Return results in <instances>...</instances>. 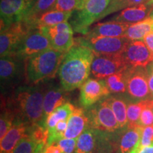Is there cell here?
Returning a JSON list of instances; mask_svg holds the SVG:
<instances>
[{"label": "cell", "instance_id": "cell-1", "mask_svg": "<svg viewBox=\"0 0 153 153\" xmlns=\"http://www.w3.org/2000/svg\"><path fill=\"white\" fill-rule=\"evenodd\" d=\"M46 89L38 83L20 85L11 91L1 104L13 112L15 120L28 125H41L43 118V100Z\"/></svg>", "mask_w": 153, "mask_h": 153}, {"label": "cell", "instance_id": "cell-2", "mask_svg": "<svg viewBox=\"0 0 153 153\" xmlns=\"http://www.w3.org/2000/svg\"><path fill=\"white\" fill-rule=\"evenodd\" d=\"M94 56L90 48L76 43L66 53L57 72L64 90L71 91L81 87L91 73Z\"/></svg>", "mask_w": 153, "mask_h": 153}, {"label": "cell", "instance_id": "cell-3", "mask_svg": "<svg viewBox=\"0 0 153 153\" xmlns=\"http://www.w3.org/2000/svg\"><path fill=\"white\" fill-rule=\"evenodd\" d=\"M66 53L49 48L26 60V79L28 85H36L54 78Z\"/></svg>", "mask_w": 153, "mask_h": 153}, {"label": "cell", "instance_id": "cell-4", "mask_svg": "<svg viewBox=\"0 0 153 153\" xmlns=\"http://www.w3.org/2000/svg\"><path fill=\"white\" fill-rule=\"evenodd\" d=\"M111 0H82L79 9L72 11L70 20L76 33L86 35L91 24L104 18V14Z\"/></svg>", "mask_w": 153, "mask_h": 153}, {"label": "cell", "instance_id": "cell-5", "mask_svg": "<svg viewBox=\"0 0 153 153\" xmlns=\"http://www.w3.org/2000/svg\"><path fill=\"white\" fill-rule=\"evenodd\" d=\"M26 60L15 56L1 57L0 60V77L1 94L10 93L19 87L24 75L26 76Z\"/></svg>", "mask_w": 153, "mask_h": 153}, {"label": "cell", "instance_id": "cell-6", "mask_svg": "<svg viewBox=\"0 0 153 153\" xmlns=\"http://www.w3.org/2000/svg\"><path fill=\"white\" fill-rule=\"evenodd\" d=\"M89 128L98 131L115 133L120 129L111 107L106 98L86 108Z\"/></svg>", "mask_w": 153, "mask_h": 153}, {"label": "cell", "instance_id": "cell-7", "mask_svg": "<svg viewBox=\"0 0 153 153\" xmlns=\"http://www.w3.org/2000/svg\"><path fill=\"white\" fill-rule=\"evenodd\" d=\"M130 40L125 36L121 37H90L85 35L74 39V43L85 45L90 48L95 55H122Z\"/></svg>", "mask_w": 153, "mask_h": 153}, {"label": "cell", "instance_id": "cell-8", "mask_svg": "<svg viewBox=\"0 0 153 153\" xmlns=\"http://www.w3.org/2000/svg\"><path fill=\"white\" fill-rule=\"evenodd\" d=\"M33 30L26 21L15 22L1 30L0 55L1 57L14 55L17 48L25 36Z\"/></svg>", "mask_w": 153, "mask_h": 153}, {"label": "cell", "instance_id": "cell-9", "mask_svg": "<svg viewBox=\"0 0 153 153\" xmlns=\"http://www.w3.org/2000/svg\"><path fill=\"white\" fill-rule=\"evenodd\" d=\"M37 0H1V30L15 22L26 20Z\"/></svg>", "mask_w": 153, "mask_h": 153}, {"label": "cell", "instance_id": "cell-10", "mask_svg": "<svg viewBox=\"0 0 153 153\" xmlns=\"http://www.w3.org/2000/svg\"><path fill=\"white\" fill-rule=\"evenodd\" d=\"M126 72V91L132 100L140 101L153 98L149 88L147 68L129 67Z\"/></svg>", "mask_w": 153, "mask_h": 153}, {"label": "cell", "instance_id": "cell-11", "mask_svg": "<svg viewBox=\"0 0 153 153\" xmlns=\"http://www.w3.org/2000/svg\"><path fill=\"white\" fill-rule=\"evenodd\" d=\"M49 48H51L49 38L40 28H35L25 36L14 55L21 60H26Z\"/></svg>", "mask_w": 153, "mask_h": 153}, {"label": "cell", "instance_id": "cell-12", "mask_svg": "<svg viewBox=\"0 0 153 153\" xmlns=\"http://www.w3.org/2000/svg\"><path fill=\"white\" fill-rule=\"evenodd\" d=\"M39 28L49 38L52 48L67 53L74 46V30L69 22H63L54 26H43Z\"/></svg>", "mask_w": 153, "mask_h": 153}, {"label": "cell", "instance_id": "cell-13", "mask_svg": "<svg viewBox=\"0 0 153 153\" xmlns=\"http://www.w3.org/2000/svg\"><path fill=\"white\" fill-rule=\"evenodd\" d=\"M126 64L122 55H95L91 64V73L97 79H105L116 72L126 70Z\"/></svg>", "mask_w": 153, "mask_h": 153}, {"label": "cell", "instance_id": "cell-14", "mask_svg": "<svg viewBox=\"0 0 153 153\" xmlns=\"http://www.w3.org/2000/svg\"><path fill=\"white\" fill-rule=\"evenodd\" d=\"M110 94L104 79L89 78L80 87V104L84 108H89Z\"/></svg>", "mask_w": 153, "mask_h": 153}, {"label": "cell", "instance_id": "cell-15", "mask_svg": "<svg viewBox=\"0 0 153 153\" xmlns=\"http://www.w3.org/2000/svg\"><path fill=\"white\" fill-rule=\"evenodd\" d=\"M129 67L147 68L153 61V53L142 41H131L123 53Z\"/></svg>", "mask_w": 153, "mask_h": 153}, {"label": "cell", "instance_id": "cell-16", "mask_svg": "<svg viewBox=\"0 0 153 153\" xmlns=\"http://www.w3.org/2000/svg\"><path fill=\"white\" fill-rule=\"evenodd\" d=\"M145 127L136 125H127L118 131L116 141V153L131 152L140 142Z\"/></svg>", "mask_w": 153, "mask_h": 153}, {"label": "cell", "instance_id": "cell-17", "mask_svg": "<svg viewBox=\"0 0 153 153\" xmlns=\"http://www.w3.org/2000/svg\"><path fill=\"white\" fill-rule=\"evenodd\" d=\"M30 126L20 120H15L12 127L1 140L0 153H12L19 141L29 135Z\"/></svg>", "mask_w": 153, "mask_h": 153}, {"label": "cell", "instance_id": "cell-18", "mask_svg": "<svg viewBox=\"0 0 153 153\" xmlns=\"http://www.w3.org/2000/svg\"><path fill=\"white\" fill-rule=\"evenodd\" d=\"M152 11L153 0H148L141 4L124 9L118 15L113 17L112 20L131 25L149 18Z\"/></svg>", "mask_w": 153, "mask_h": 153}, {"label": "cell", "instance_id": "cell-19", "mask_svg": "<svg viewBox=\"0 0 153 153\" xmlns=\"http://www.w3.org/2000/svg\"><path fill=\"white\" fill-rule=\"evenodd\" d=\"M67 92L68 91L64 90L62 87H59L57 86L51 87L45 90L43 100V113L41 126L46 127L48 116L57 107L68 102L69 99Z\"/></svg>", "mask_w": 153, "mask_h": 153}, {"label": "cell", "instance_id": "cell-20", "mask_svg": "<svg viewBox=\"0 0 153 153\" xmlns=\"http://www.w3.org/2000/svg\"><path fill=\"white\" fill-rule=\"evenodd\" d=\"M130 24L124 22L110 20L104 23H99L94 26L86 36L94 37H121L125 36Z\"/></svg>", "mask_w": 153, "mask_h": 153}, {"label": "cell", "instance_id": "cell-21", "mask_svg": "<svg viewBox=\"0 0 153 153\" xmlns=\"http://www.w3.org/2000/svg\"><path fill=\"white\" fill-rule=\"evenodd\" d=\"M87 128H89V118L86 108L75 107L68 119L64 138H78Z\"/></svg>", "mask_w": 153, "mask_h": 153}, {"label": "cell", "instance_id": "cell-22", "mask_svg": "<svg viewBox=\"0 0 153 153\" xmlns=\"http://www.w3.org/2000/svg\"><path fill=\"white\" fill-rule=\"evenodd\" d=\"M106 99L116 116L120 128H125L128 125L127 108L129 99L121 95V94L109 95L106 97Z\"/></svg>", "mask_w": 153, "mask_h": 153}, {"label": "cell", "instance_id": "cell-23", "mask_svg": "<svg viewBox=\"0 0 153 153\" xmlns=\"http://www.w3.org/2000/svg\"><path fill=\"white\" fill-rule=\"evenodd\" d=\"M72 13L51 9L36 19L34 24L35 28H39L43 26H51L68 22L71 16Z\"/></svg>", "mask_w": 153, "mask_h": 153}, {"label": "cell", "instance_id": "cell-24", "mask_svg": "<svg viewBox=\"0 0 153 153\" xmlns=\"http://www.w3.org/2000/svg\"><path fill=\"white\" fill-rule=\"evenodd\" d=\"M97 131V142L95 148L91 153H115L117 132L109 133Z\"/></svg>", "mask_w": 153, "mask_h": 153}, {"label": "cell", "instance_id": "cell-25", "mask_svg": "<svg viewBox=\"0 0 153 153\" xmlns=\"http://www.w3.org/2000/svg\"><path fill=\"white\" fill-rule=\"evenodd\" d=\"M153 18H149L141 22L131 24L126 30L125 37L130 41H142L147 34L152 32Z\"/></svg>", "mask_w": 153, "mask_h": 153}, {"label": "cell", "instance_id": "cell-26", "mask_svg": "<svg viewBox=\"0 0 153 153\" xmlns=\"http://www.w3.org/2000/svg\"><path fill=\"white\" fill-rule=\"evenodd\" d=\"M97 131L87 128L78 137L74 153H91L97 142Z\"/></svg>", "mask_w": 153, "mask_h": 153}, {"label": "cell", "instance_id": "cell-27", "mask_svg": "<svg viewBox=\"0 0 153 153\" xmlns=\"http://www.w3.org/2000/svg\"><path fill=\"white\" fill-rule=\"evenodd\" d=\"M148 106H153V98L140 101L128 100L127 108L128 125L138 124L141 113Z\"/></svg>", "mask_w": 153, "mask_h": 153}, {"label": "cell", "instance_id": "cell-28", "mask_svg": "<svg viewBox=\"0 0 153 153\" xmlns=\"http://www.w3.org/2000/svg\"><path fill=\"white\" fill-rule=\"evenodd\" d=\"M75 108L70 103L67 102L62 106L57 107L48 116L46 120V127L51 129L56 126L59 121L62 120H68Z\"/></svg>", "mask_w": 153, "mask_h": 153}, {"label": "cell", "instance_id": "cell-29", "mask_svg": "<svg viewBox=\"0 0 153 153\" xmlns=\"http://www.w3.org/2000/svg\"><path fill=\"white\" fill-rule=\"evenodd\" d=\"M126 70L107 76L104 79L111 94H123L127 91Z\"/></svg>", "mask_w": 153, "mask_h": 153}, {"label": "cell", "instance_id": "cell-30", "mask_svg": "<svg viewBox=\"0 0 153 153\" xmlns=\"http://www.w3.org/2000/svg\"><path fill=\"white\" fill-rule=\"evenodd\" d=\"M57 0H37L35 4H34L33 9H31L30 15L27 19H26V22H27L32 28H35V21L38 17H39L43 13L51 10L53 9L55 3Z\"/></svg>", "mask_w": 153, "mask_h": 153}, {"label": "cell", "instance_id": "cell-31", "mask_svg": "<svg viewBox=\"0 0 153 153\" xmlns=\"http://www.w3.org/2000/svg\"><path fill=\"white\" fill-rule=\"evenodd\" d=\"M15 116L11 110L1 104V118H0V140L8 133L14 123Z\"/></svg>", "mask_w": 153, "mask_h": 153}, {"label": "cell", "instance_id": "cell-32", "mask_svg": "<svg viewBox=\"0 0 153 153\" xmlns=\"http://www.w3.org/2000/svg\"><path fill=\"white\" fill-rule=\"evenodd\" d=\"M148 1V0H111L109 6L105 11L104 18L111 13L118 11L123 9L128 8V7L141 4L146 2Z\"/></svg>", "mask_w": 153, "mask_h": 153}, {"label": "cell", "instance_id": "cell-33", "mask_svg": "<svg viewBox=\"0 0 153 153\" xmlns=\"http://www.w3.org/2000/svg\"><path fill=\"white\" fill-rule=\"evenodd\" d=\"M68 120H62L59 121L55 127L49 129V137L48 145H51L53 143H57L61 139L64 138L67 127H68Z\"/></svg>", "mask_w": 153, "mask_h": 153}, {"label": "cell", "instance_id": "cell-34", "mask_svg": "<svg viewBox=\"0 0 153 153\" xmlns=\"http://www.w3.org/2000/svg\"><path fill=\"white\" fill-rule=\"evenodd\" d=\"M37 143L29 135L21 140L12 153H35Z\"/></svg>", "mask_w": 153, "mask_h": 153}, {"label": "cell", "instance_id": "cell-35", "mask_svg": "<svg viewBox=\"0 0 153 153\" xmlns=\"http://www.w3.org/2000/svg\"><path fill=\"white\" fill-rule=\"evenodd\" d=\"M82 0H57L52 9L63 12H72L79 9Z\"/></svg>", "mask_w": 153, "mask_h": 153}, {"label": "cell", "instance_id": "cell-36", "mask_svg": "<svg viewBox=\"0 0 153 153\" xmlns=\"http://www.w3.org/2000/svg\"><path fill=\"white\" fill-rule=\"evenodd\" d=\"M152 143H153V123L152 125L144 128L139 143L132 151L136 152L140 148L145 146H148Z\"/></svg>", "mask_w": 153, "mask_h": 153}, {"label": "cell", "instance_id": "cell-37", "mask_svg": "<svg viewBox=\"0 0 153 153\" xmlns=\"http://www.w3.org/2000/svg\"><path fill=\"white\" fill-rule=\"evenodd\" d=\"M76 141L77 138H63L57 142V144L62 153H73L76 148Z\"/></svg>", "mask_w": 153, "mask_h": 153}, {"label": "cell", "instance_id": "cell-38", "mask_svg": "<svg viewBox=\"0 0 153 153\" xmlns=\"http://www.w3.org/2000/svg\"><path fill=\"white\" fill-rule=\"evenodd\" d=\"M153 123V106H148L141 113L138 124L146 127Z\"/></svg>", "mask_w": 153, "mask_h": 153}, {"label": "cell", "instance_id": "cell-39", "mask_svg": "<svg viewBox=\"0 0 153 153\" xmlns=\"http://www.w3.org/2000/svg\"><path fill=\"white\" fill-rule=\"evenodd\" d=\"M40 153H62L60 147L57 143H53L51 145H47L46 147L43 149Z\"/></svg>", "mask_w": 153, "mask_h": 153}, {"label": "cell", "instance_id": "cell-40", "mask_svg": "<svg viewBox=\"0 0 153 153\" xmlns=\"http://www.w3.org/2000/svg\"><path fill=\"white\" fill-rule=\"evenodd\" d=\"M148 73V85L150 91L153 97V61L147 67Z\"/></svg>", "mask_w": 153, "mask_h": 153}, {"label": "cell", "instance_id": "cell-41", "mask_svg": "<svg viewBox=\"0 0 153 153\" xmlns=\"http://www.w3.org/2000/svg\"><path fill=\"white\" fill-rule=\"evenodd\" d=\"M143 42L145 43V45H147V47L148 48L149 50L153 53V33L150 32L147 34L143 38Z\"/></svg>", "mask_w": 153, "mask_h": 153}, {"label": "cell", "instance_id": "cell-42", "mask_svg": "<svg viewBox=\"0 0 153 153\" xmlns=\"http://www.w3.org/2000/svg\"><path fill=\"white\" fill-rule=\"evenodd\" d=\"M131 153H153V143L148 145V146L143 147V148H140L136 152L131 151Z\"/></svg>", "mask_w": 153, "mask_h": 153}, {"label": "cell", "instance_id": "cell-43", "mask_svg": "<svg viewBox=\"0 0 153 153\" xmlns=\"http://www.w3.org/2000/svg\"><path fill=\"white\" fill-rule=\"evenodd\" d=\"M152 32L153 33V27H152Z\"/></svg>", "mask_w": 153, "mask_h": 153}, {"label": "cell", "instance_id": "cell-44", "mask_svg": "<svg viewBox=\"0 0 153 153\" xmlns=\"http://www.w3.org/2000/svg\"><path fill=\"white\" fill-rule=\"evenodd\" d=\"M128 153H131V152H128Z\"/></svg>", "mask_w": 153, "mask_h": 153}]
</instances>
